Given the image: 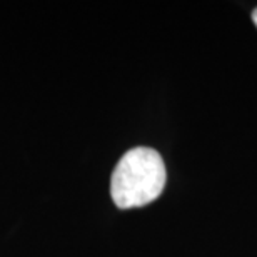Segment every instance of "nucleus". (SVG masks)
Masks as SVG:
<instances>
[{
    "label": "nucleus",
    "instance_id": "1",
    "mask_svg": "<svg viewBox=\"0 0 257 257\" xmlns=\"http://www.w3.org/2000/svg\"><path fill=\"white\" fill-rule=\"evenodd\" d=\"M166 179L161 154L151 147L131 149L117 162L112 174V200L119 209L147 205L162 194Z\"/></svg>",
    "mask_w": 257,
    "mask_h": 257
},
{
    "label": "nucleus",
    "instance_id": "2",
    "mask_svg": "<svg viewBox=\"0 0 257 257\" xmlns=\"http://www.w3.org/2000/svg\"><path fill=\"white\" fill-rule=\"evenodd\" d=\"M252 20H254V24H255V27H257V9L252 12Z\"/></svg>",
    "mask_w": 257,
    "mask_h": 257
}]
</instances>
